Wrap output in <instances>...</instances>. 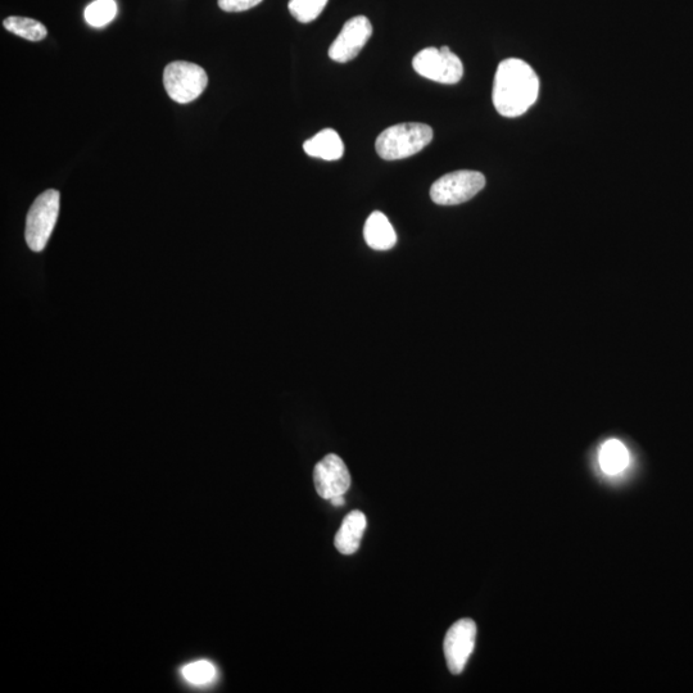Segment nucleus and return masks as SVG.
<instances>
[{
	"mask_svg": "<svg viewBox=\"0 0 693 693\" xmlns=\"http://www.w3.org/2000/svg\"><path fill=\"white\" fill-rule=\"evenodd\" d=\"M303 149L310 157L320 158L324 161L341 160L344 154V144L337 131L324 129L315 137L308 139L303 144Z\"/></svg>",
	"mask_w": 693,
	"mask_h": 693,
	"instance_id": "obj_12",
	"label": "nucleus"
},
{
	"mask_svg": "<svg viewBox=\"0 0 693 693\" xmlns=\"http://www.w3.org/2000/svg\"><path fill=\"white\" fill-rule=\"evenodd\" d=\"M314 483L321 498L332 500L335 496H343L350 489V471L341 457L330 454L315 466Z\"/></svg>",
	"mask_w": 693,
	"mask_h": 693,
	"instance_id": "obj_9",
	"label": "nucleus"
},
{
	"mask_svg": "<svg viewBox=\"0 0 693 693\" xmlns=\"http://www.w3.org/2000/svg\"><path fill=\"white\" fill-rule=\"evenodd\" d=\"M477 640V624L471 619H461L456 622L446 634L445 656L448 669L452 674H460L465 669L473 654Z\"/></svg>",
	"mask_w": 693,
	"mask_h": 693,
	"instance_id": "obj_8",
	"label": "nucleus"
},
{
	"mask_svg": "<svg viewBox=\"0 0 693 693\" xmlns=\"http://www.w3.org/2000/svg\"><path fill=\"white\" fill-rule=\"evenodd\" d=\"M4 29L30 42H40L47 38L48 30L42 22L29 17L12 16L3 22Z\"/></svg>",
	"mask_w": 693,
	"mask_h": 693,
	"instance_id": "obj_15",
	"label": "nucleus"
},
{
	"mask_svg": "<svg viewBox=\"0 0 693 693\" xmlns=\"http://www.w3.org/2000/svg\"><path fill=\"white\" fill-rule=\"evenodd\" d=\"M486 187L482 172L460 170L442 176L430 188V198L439 206H456L470 201Z\"/></svg>",
	"mask_w": 693,
	"mask_h": 693,
	"instance_id": "obj_5",
	"label": "nucleus"
},
{
	"mask_svg": "<svg viewBox=\"0 0 693 693\" xmlns=\"http://www.w3.org/2000/svg\"><path fill=\"white\" fill-rule=\"evenodd\" d=\"M366 527H368V520L365 514L361 511H351L343 519L341 528L335 534L334 545L337 550L343 555L355 554L359 550Z\"/></svg>",
	"mask_w": 693,
	"mask_h": 693,
	"instance_id": "obj_10",
	"label": "nucleus"
},
{
	"mask_svg": "<svg viewBox=\"0 0 693 693\" xmlns=\"http://www.w3.org/2000/svg\"><path fill=\"white\" fill-rule=\"evenodd\" d=\"M262 0H219V7L225 12L237 13L255 8Z\"/></svg>",
	"mask_w": 693,
	"mask_h": 693,
	"instance_id": "obj_18",
	"label": "nucleus"
},
{
	"mask_svg": "<svg viewBox=\"0 0 693 693\" xmlns=\"http://www.w3.org/2000/svg\"><path fill=\"white\" fill-rule=\"evenodd\" d=\"M60 214V192L45 190L35 199L26 217L25 239L31 251L42 252L56 226Z\"/></svg>",
	"mask_w": 693,
	"mask_h": 693,
	"instance_id": "obj_3",
	"label": "nucleus"
},
{
	"mask_svg": "<svg viewBox=\"0 0 693 693\" xmlns=\"http://www.w3.org/2000/svg\"><path fill=\"white\" fill-rule=\"evenodd\" d=\"M208 84L206 71L196 63L176 61L163 71V85L172 101L187 104L205 92Z\"/></svg>",
	"mask_w": 693,
	"mask_h": 693,
	"instance_id": "obj_4",
	"label": "nucleus"
},
{
	"mask_svg": "<svg viewBox=\"0 0 693 693\" xmlns=\"http://www.w3.org/2000/svg\"><path fill=\"white\" fill-rule=\"evenodd\" d=\"M329 0H289L291 15L301 24H310L324 11Z\"/></svg>",
	"mask_w": 693,
	"mask_h": 693,
	"instance_id": "obj_17",
	"label": "nucleus"
},
{
	"mask_svg": "<svg viewBox=\"0 0 693 693\" xmlns=\"http://www.w3.org/2000/svg\"><path fill=\"white\" fill-rule=\"evenodd\" d=\"M117 15L115 0H95L85 9V21L93 27H103L111 24Z\"/></svg>",
	"mask_w": 693,
	"mask_h": 693,
	"instance_id": "obj_16",
	"label": "nucleus"
},
{
	"mask_svg": "<svg viewBox=\"0 0 693 693\" xmlns=\"http://www.w3.org/2000/svg\"><path fill=\"white\" fill-rule=\"evenodd\" d=\"M332 502L333 506H343L344 505V497L343 496H335L330 500Z\"/></svg>",
	"mask_w": 693,
	"mask_h": 693,
	"instance_id": "obj_19",
	"label": "nucleus"
},
{
	"mask_svg": "<svg viewBox=\"0 0 693 693\" xmlns=\"http://www.w3.org/2000/svg\"><path fill=\"white\" fill-rule=\"evenodd\" d=\"M539 79L527 62L509 58L498 65L492 99L501 116L519 117L536 103Z\"/></svg>",
	"mask_w": 693,
	"mask_h": 693,
	"instance_id": "obj_1",
	"label": "nucleus"
},
{
	"mask_svg": "<svg viewBox=\"0 0 693 693\" xmlns=\"http://www.w3.org/2000/svg\"><path fill=\"white\" fill-rule=\"evenodd\" d=\"M432 139L433 130L430 126L406 122L385 129L375 142V148L383 160H403L423 151Z\"/></svg>",
	"mask_w": 693,
	"mask_h": 693,
	"instance_id": "obj_2",
	"label": "nucleus"
},
{
	"mask_svg": "<svg viewBox=\"0 0 693 693\" xmlns=\"http://www.w3.org/2000/svg\"><path fill=\"white\" fill-rule=\"evenodd\" d=\"M629 455L627 448L618 439H610L604 443L600 451L601 469L606 474L616 475L627 468Z\"/></svg>",
	"mask_w": 693,
	"mask_h": 693,
	"instance_id": "obj_14",
	"label": "nucleus"
},
{
	"mask_svg": "<svg viewBox=\"0 0 693 693\" xmlns=\"http://www.w3.org/2000/svg\"><path fill=\"white\" fill-rule=\"evenodd\" d=\"M412 67L425 79L439 84H457L464 75L460 58L448 47L423 49L412 60Z\"/></svg>",
	"mask_w": 693,
	"mask_h": 693,
	"instance_id": "obj_6",
	"label": "nucleus"
},
{
	"mask_svg": "<svg viewBox=\"0 0 693 693\" xmlns=\"http://www.w3.org/2000/svg\"><path fill=\"white\" fill-rule=\"evenodd\" d=\"M180 676L193 687H210L219 679V669L212 661L201 659L180 668Z\"/></svg>",
	"mask_w": 693,
	"mask_h": 693,
	"instance_id": "obj_13",
	"label": "nucleus"
},
{
	"mask_svg": "<svg viewBox=\"0 0 693 693\" xmlns=\"http://www.w3.org/2000/svg\"><path fill=\"white\" fill-rule=\"evenodd\" d=\"M373 35L368 17L356 16L343 25L341 33L329 48L330 60L346 63L355 60Z\"/></svg>",
	"mask_w": 693,
	"mask_h": 693,
	"instance_id": "obj_7",
	"label": "nucleus"
},
{
	"mask_svg": "<svg viewBox=\"0 0 693 693\" xmlns=\"http://www.w3.org/2000/svg\"><path fill=\"white\" fill-rule=\"evenodd\" d=\"M364 238L368 246L375 251H388L397 243L396 231L389 223L388 217L379 211L373 212L366 220Z\"/></svg>",
	"mask_w": 693,
	"mask_h": 693,
	"instance_id": "obj_11",
	"label": "nucleus"
}]
</instances>
